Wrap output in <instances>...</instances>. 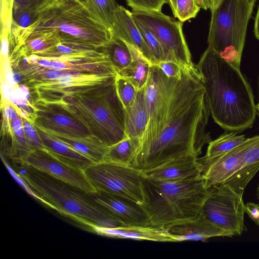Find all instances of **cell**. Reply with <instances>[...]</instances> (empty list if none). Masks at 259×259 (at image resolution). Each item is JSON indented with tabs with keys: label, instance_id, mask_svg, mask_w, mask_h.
Masks as SVG:
<instances>
[{
	"label": "cell",
	"instance_id": "484cf974",
	"mask_svg": "<svg viewBox=\"0 0 259 259\" xmlns=\"http://www.w3.org/2000/svg\"><path fill=\"white\" fill-rule=\"evenodd\" d=\"M99 22L110 31L118 5L115 0H76Z\"/></svg>",
	"mask_w": 259,
	"mask_h": 259
},
{
	"label": "cell",
	"instance_id": "52a82bcc",
	"mask_svg": "<svg viewBox=\"0 0 259 259\" xmlns=\"http://www.w3.org/2000/svg\"><path fill=\"white\" fill-rule=\"evenodd\" d=\"M254 4L248 0H222L211 11L208 46L238 68Z\"/></svg>",
	"mask_w": 259,
	"mask_h": 259
},
{
	"label": "cell",
	"instance_id": "74e56055",
	"mask_svg": "<svg viewBox=\"0 0 259 259\" xmlns=\"http://www.w3.org/2000/svg\"><path fill=\"white\" fill-rule=\"evenodd\" d=\"M198 5L200 8L205 10L208 9L211 11L213 9V2L212 0H195Z\"/></svg>",
	"mask_w": 259,
	"mask_h": 259
},
{
	"label": "cell",
	"instance_id": "7c38bea8",
	"mask_svg": "<svg viewBox=\"0 0 259 259\" xmlns=\"http://www.w3.org/2000/svg\"><path fill=\"white\" fill-rule=\"evenodd\" d=\"M17 163L46 173L87 194L96 192L83 170L59 158L45 148L30 151Z\"/></svg>",
	"mask_w": 259,
	"mask_h": 259
},
{
	"label": "cell",
	"instance_id": "8992f818",
	"mask_svg": "<svg viewBox=\"0 0 259 259\" xmlns=\"http://www.w3.org/2000/svg\"><path fill=\"white\" fill-rule=\"evenodd\" d=\"M36 23L56 30L60 41L100 49L111 39V31L76 0H52L38 11Z\"/></svg>",
	"mask_w": 259,
	"mask_h": 259
},
{
	"label": "cell",
	"instance_id": "e0dca14e",
	"mask_svg": "<svg viewBox=\"0 0 259 259\" xmlns=\"http://www.w3.org/2000/svg\"><path fill=\"white\" fill-rule=\"evenodd\" d=\"M111 32L113 37L137 48L151 66L157 64L136 24L132 12L122 6L118 5L115 11Z\"/></svg>",
	"mask_w": 259,
	"mask_h": 259
},
{
	"label": "cell",
	"instance_id": "f1b7e54d",
	"mask_svg": "<svg viewBox=\"0 0 259 259\" xmlns=\"http://www.w3.org/2000/svg\"><path fill=\"white\" fill-rule=\"evenodd\" d=\"M115 86L117 97L124 111H126L134 104L139 90L129 80L118 74Z\"/></svg>",
	"mask_w": 259,
	"mask_h": 259
},
{
	"label": "cell",
	"instance_id": "ab89813d",
	"mask_svg": "<svg viewBox=\"0 0 259 259\" xmlns=\"http://www.w3.org/2000/svg\"><path fill=\"white\" fill-rule=\"evenodd\" d=\"M168 3L171 8L172 12L174 15L176 14V0H167Z\"/></svg>",
	"mask_w": 259,
	"mask_h": 259
},
{
	"label": "cell",
	"instance_id": "9a60e30c",
	"mask_svg": "<svg viewBox=\"0 0 259 259\" xmlns=\"http://www.w3.org/2000/svg\"><path fill=\"white\" fill-rule=\"evenodd\" d=\"M98 205L126 225L149 226L143 209L136 203L110 193L96 191L88 194Z\"/></svg>",
	"mask_w": 259,
	"mask_h": 259
},
{
	"label": "cell",
	"instance_id": "6da1fadb",
	"mask_svg": "<svg viewBox=\"0 0 259 259\" xmlns=\"http://www.w3.org/2000/svg\"><path fill=\"white\" fill-rule=\"evenodd\" d=\"M148 121L129 166L144 170L183 156H198L211 140L206 132L210 110L194 64L179 78L150 66L145 88Z\"/></svg>",
	"mask_w": 259,
	"mask_h": 259
},
{
	"label": "cell",
	"instance_id": "cb8c5ba5",
	"mask_svg": "<svg viewBox=\"0 0 259 259\" xmlns=\"http://www.w3.org/2000/svg\"><path fill=\"white\" fill-rule=\"evenodd\" d=\"M126 45L130 51L132 61L127 67L117 74L129 80L139 90L146 86L151 65L137 48L130 45Z\"/></svg>",
	"mask_w": 259,
	"mask_h": 259
},
{
	"label": "cell",
	"instance_id": "5b68a950",
	"mask_svg": "<svg viewBox=\"0 0 259 259\" xmlns=\"http://www.w3.org/2000/svg\"><path fill=\"white\" fill-rule=\"evenodd\" d=\"M115 81L82 94L65 96L46 103L64 109L79 120L93 136L110 147L127 137L124 109L116 94Z\"/></svg>",
	"mask_w": 259,
	"mask_h": 259
},
{
	"label": "cell",
	"instance_id": "ee69618b",
	"mask_svg": "<svg viewBox=\"0 0 259 259\" xmlns=\"http://www.w3.org/2000/svg\"><path fill=\"white\" fill-rule=\"evenodd\" d=\"M256 107H257V111L258 112V115H259V101H258V104Z\"/></svg>",
	"mask_w": 259,
	"mask_h": 259
},
{
	"label": "cell",
	"instance_id": "4fadbf2b",
	"mask_svg": "<svg viewBox=\"0 0 259 259\" xmlns=\"http://www.w3.org/2000/svg\"><path fill=\"white\" fill-rule=\"evenodd\" d=\"M32 123L44 131L73 137L93 136L78 119L58 105L35 100Z\"/></svg>",
	"mask_w": 259,
	"mask_h": 259
},
{
	"label": "cell",
	"instance_id": "f546056e",
	"mask_svg": "<svg viewBox=\"0 0 259 259\" xmlns=\"http://www.w3.org/2000/svg\"><path fill=\"white\" fill-rule=\"evenodd\" d=\"M135 21L145 43L156 61L157 64H158L161 62L166 61L165 50L157 38L146 27L139 22Z\"/></svg>",
	"mask_w": 259,
	"mask_h": 259
},
{
	"label": "cell",
	"instance_id": "d590c367",
	"mask_svg": "<svg viewBox=\"0 0 259 259\" xmlns=\"http://www.w3.org/2000/svg\"><path fill=\"white\" fill-rule=\"evenodd\" d=\"M157 65L167 76L177 78L181 77L183 69L185 68L172 61L161 62Z\"/></svg>",
	"mask_w": 259,
	"mask_h": 259
},
{
	"label": "cell",
	"instance_id": "f6af8a7d",
	"mask_svg": "<svg viewBox=\"0 0 259 259\" xmlns=\"http://www.w3.org/2000/svg\"><path fill=\"white\" fill-rule=\"evenodd\" d=\"M256 0H248L249 2H254L256 1Z\"/></svg>",
	"mask_w": 259,
	"mask_h": 259
},
{
	"label": "cell",
	"instance_id": "9c48e42d",
	"mask_svg": "<svg viewBox=\"0 0 259 259\" xmlns=\"http://www.w3.org/2000/svg\"><path fill=\"white\" fill-rule=\"evenodd\" d=\"M135 20L151 31L162 44L166 61H172L182 67L193 65L182 29L183 22L176 21L161 11H135Z\"/></svg>",
	"mask_w": 259,
	"mask_h": 259
},
{
	"label": "cell",
	"instance_id": "ba28073f",
	"mask_svg": "<svg viewBox=\"0 0 259 259\" xmlns=\"http://www.w3.org/2000/svg\"><path fill=\"white\" fill-rule=\"evenodd\" d=\"M84 172L96 191H103L131 200L142 208L145 204L142 170L103 161L88 167Z\"/></svg>",
	"mask_w": 259,
	"mask_h": 259
},
{
	"label": "cell",
	"instance_id": "8d00e7d4",
	"mask_svg": "<svg viewBox=\"0 0 259 259\" xmlns=\"http://www.w3.org/2000/svg\"><path fill=\"white\" fill-rule=\"evenodd\" d=\"M245 212L249 218L259 226V204L253 202L245 204Z\"/></svg>",
	"mask_w": 259,
	"mask_h": 259
},
{
	"label": "cell",
	"instance_id": "3957f363",
	"mask_svg": "<svg viewBox=\"0 0 259 259\" xmlns=\"http://www.w3.org/2000/svg\"><path fill=\"white\" fill-rule=\"evenodd\" d=\"M19 178L25 188L41 202L60 213L91 228L125 225L95 203L89 194L46 173L24 165Z\"/></svg>",
	"mask_w": 259,
	"mask_h": 259
},
{
	"label": "cell",
	"instance_id": "8fae6325",
	"mask_svg": "<svg viewBox=\"0 0 259 259\" xmlns=\"http://www.w3.org/2000/svg\"><path fill=\"white\" fill-rule=\"evenodd\" d=\"M117 73H66L53 81L42 82L31 89L36 100L45 102L56 101L61 97L82 94L115 81Z\"/></svg>",
	"mask_w": 259,
	"mask_h": 259
},
{
	"label": "cell",
	"instance_id": "2e32d148",
	"mask_svg": "<svg viewBox=\"0 0 259 259\" xmlns=\"http://www.w3.org/2000/svg\"><path fill=\"white\" fill-rule=\"evenodd\" d=\"M202 165L198 157L190 155L142 170L144 178L161 181H183L202 178Z\"/></svg>",
	"mask_w": 259,
	"mask_h": 259
},
{
	"label": "cell",
	"instance_id": "60d3db41",
	"mask_svg": "<svg viewBox=\"0 0 259 259\" xmlns=\"http://www.w3.org/2000/svg\"><path fill=\"white\" fill-rule=\"evenodd\" d=\"M222 0H212V2H213V9H212V10L215 9L219 6V5H220V4L222 2Z\"/></svg>",
	"mask_w": 259,
	"mask_h": 259
},
{
	"label": "cell",
	"instance_id": "1f68e13d",
	"mask_svg": "<svg viewBox=\"0 0 259 259\" xmlns=\"http://www.w3.org/2000/svg\"><path fill=\"white\" fill-rule=\"evenodd\" d=\"M22 120L23 131L30 150L45 148L37 130L32 122L26 118H22Z\"/></svg>",
	"mask_w": 259,
	"mask_h": 259
},
{
	"label": "cell",
	"instance_id": "d4e9b609",
	"mask_svg": "<svg viewBox=\"0 0 259 259\" xmlns=\"http://www.w3.org/2000/svg\"><path fill=\"white\" fill-rule=\"evenodd\" d=\"M247 139L244 135H238L237 132L226 133L208 143L206 154L198 158L199 161L204 168L210 161L240 146Z\"/></svg>",
	"mask_w": 259,
	"mask_h": 259
},
{
	"label": "cell",
	"instance_id": "d6986e66",
	"mask_svg": "<svg viewBox=\"0 0 259 259\" xmlns=\"http://www.w3.org/2000/svg\"><path fill=\"white\" fill-rule=\"evenodd\" d=\"M95 231L99 235L114 238L177 242L163 227L125 225L114 228L97 229Z\"/></svg>",
	"mask_w": 259,
	"mask_h": 259
},
{
	"label": "cell",
	"instance_id": "603a6c76",
	"mask_svg": "<svg viewBox=\"0 0 259 259\" xmlns=\"http://www.w3.org/2000/svg\"><path fill=\"white\" fill-rule=\"evenodd\" d=\"M46 132L70 146L95 163L103 161L108 150L109 147L94 136L77 138L53 132Z\"/></svg>",
	"mask_w": 259,
	"mask_h": 259
},
{
	"label": "cell",
	"instance_id": "b9f144b4",
	"mask_svg": "<svg viewBox=\"0 0 259 259\" xmlns=\"http://www.w3.org/2000/svg\"><path fill=\"white\" fill-rule=\"evenodd\" d=\"M256 196L257 199V200L259 201V183L257 185V187L256 189Z\"/></svg>",
	"mask_w": 259,
	"mask_h": 259
},
{
	"label": "cell",
	"instance_id": "e575fe53",
	"mask_svg": "<svg viewBox=\"0 0 259 259\" xmlns=\"http://www.w3.org/2000/svg\"><path fill=\"white\" fill-rule=\"evenodd\" d=\"M52 0H13V8L38 12Z\"/></svg>",
	"mask_w": 259,
	"mask_h": 259
},
{
	"label": "cell",
	"instance_id": "83f0119b",
	"mask_svg": "<svg viewBox=\"0 0 259 259\" xmlns=\"http://www.w3.org/2000/svg\"><path fill=\"white\" fill-rule=\"evenodd\" d=\"M138 144L129 137L109 147L104 161L129 165Z\"/></svg>",
	"mask_w": 259,
	"mask_h": 259
},
{
	"label": "cell",
	"instance_id": "836d02e7",
	"mask_svg": "<svg viewBox=\"0 0 259 259\" xmlns=\"http://www.w3.org/2000/svg\"><path fill=\"white\" fill-rule=\"evenodd\" d=\"M127 5L135 11H161L163 5L167 0H125Z\"/></svg>",
	"mask_w": 259,
	"mask_h": 259
},
{
	"label": "cell",
	"instance_id": "4dcf8cb0",
	"mask_svg": "<svg viewBox=\"0 0 259 259\" xmlns=\"http://www.w3.org/2000/svg\"><path fill=\"white\" fill-rule=\"evenodd\" d=\"M200 9L195 0H176L175 17L184 22L195 18Z\"/></svg>",
	"mask_w": 259,
	"mask_h": 259
},
{
	"label": "cell",
	"instance_id": "7bdbcfd3",
	"mask_svg": "<svg viewBox=\"0 0 259 259\" xmlns=\"http://www.w3.org/2000/svg\"><path fill=\"white\" fill-rule=\"evenodd\" d=\"M6 1L9 4L13 6V0H6Z\"/></svg>",
	"mask_w": 259,
	"mask_h": 259
},
{
	"label": "cell",
	"instance_id": "30bf717a",
	"mask_svg": "<svg viewBox=\"0 0 259 259\" xmlns=\"http://www.w3.org/2000/svg\"><path fill=\"white\" fill-rule=\"evenodd\" d=\"M245 213L243 194L225 184L209 188L202 213L212 223L232 236H239L247 230L244 222Z\"/></svg>",
	"mask_w": 259,
	"mask_h": 259
},
{
	"label": "cell",
	"instance_id": "44dd1931",
	"mask_svg": "<svg viewBox=\"0 0 259 259\" xmlns=\"http://www.w3.org/2000/svg\"><path fill=\"white\" fill-rule=\"evenodd\" d=\"M35 126L44 148L56 157L83 170L95 163L70 146L40 127Z\"/></svg>",
	"mask_w": 259,
	"mask_h": 259
},
{
	"label": "cell",
	"instance_id": "7a4b0ae2",
	"mask_svg": "<svg viewBox=\"0 0 259 259\" xmlns=\"http://www.w3.org/2000/svg\"><path fill=\"white\" fill-rule=\"evenodd\" d=\"M196 67L214 121L229 132L238 133L250 127L257 107L252 89L240 68L209 46Z\"/></svg>",
	"mask_w": 259,
	"mask_h": 259
},
{
	"label": "cell",
	"instance_id": "5bb4252c",
	"mask_svg": "<svg viewBox=\"0 0 259 259\" xmlns=\"http://www.w3.org/2000/svg\"><path fill=\"white\" fill-rule=\"evenodd\" d=\"M258 140L254 136L240 146L208 163L203 168L202 178L207 188L222 184L239 168L245 152Z\"/></svg>",
	"mask_w": 259,
	"mask_h": 259
},
{
	"label": "cell",
	"instance_id": "7402d4cb",
	"mask_svg": "<svg viewBox=\"0 0 259 259\" xmlns=\"http://www.w3.org/2000/svg\"><path fill=\"white\" fill-rule=\"evenodd\" d=\"M259 171V140L245 153L237 171L222 184L229 186L235 191L243 194L244 189Z\"/></svg>",
	"mask_w": 259,
	"mask_h": 259
},
{
	"label": "cell",
	"instance_id": "f35d334b",
	"mask_svg": "<svg viewBox=\"0 0 259 259\" xmlns=\"http://www.w3.org/2000/svg\"><path fill=\"white\" fill-rule=\"evenodd\" d=\"M254 20V33L255 37L259 40V6Z\"/></svg>",
	"mask_w": 259,
	"mask_h": 259
},
{
	"label": "cell",
	"instance_id": "ffe728a7",
	"mask_svg": "<svg viewBox=\"0 0 259 259\" xmlns=\"http://www.w3.org/2000/svg\"><path fill=\"white\" fill-rule=\"evenodd\" d=\"M145 88L146 86L138 90L134 104L128 110L124 111L125 133L138 146L148 121Z\"/></svg>",
	"mask_w": 259,
	"mask_h": 259
},
{
	"label": "cell",
	"instance_id": "4316f807",
	"mask_svg": "<svg viewBox=\"0 0 259 259\" xmlns=\"http://www.w3.org/2000/svg\"><path fill=\"white\" fill-rule=\"evenodd\" d=\"M100 49L108 56L117 73L127 67L132 61L131 52L126 44L113 36L107 44Z\"/></svg>",
	"mask_w": 259,
	"mask_h": 259
},
{
	"label": "cell",
	"instance_id": "ac0fdd59",
	"mask_svg": "<svg viewBox=\"0 0 259 259\" xmlns=\"http://www.w3.org/2000/svg\"><path fill=\"white\" fill-rule=\"evenodd\" d=\"M168 233L177 242L186 240L206 242L211 237H232L208 220L201 212L196 219L166 227Z\"/></svg>",
	"mask_w": 259,
	"mask_h": 259
},
{
	"label": "cell",
	"instance_id": "d6a6232c",
	"mask_svg": "<svg viewBox=\"0 0 259 259\" xmlns=\"http://www.w3.org/2000/svg\"><path fill=\"white\" fill-rule=\"evenodd\" d=\"M38 17V12L13 8V21L20 27L30 26L37 20Z\"/></svg>",
	"mask_w": 259,
	"mask_h": 259
},
{
	"label": "cell",
	"instance_id": "277c9868",
	"mask_svg": "<svg viewBox=\"0 0 259 259\" xmlns=\"http://www.w3.org/2000/svg\"><path fill=\"white\" fill-rule=\"evenodd\" d=\"M145 204L142 207L148 225L166 227L193 220L202 212L209 193L202 178L175 181L144 180Z\"/></svg>",
	"mask_w": 259,
	"mask_h": 259
}]
</instances>
